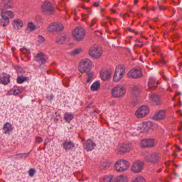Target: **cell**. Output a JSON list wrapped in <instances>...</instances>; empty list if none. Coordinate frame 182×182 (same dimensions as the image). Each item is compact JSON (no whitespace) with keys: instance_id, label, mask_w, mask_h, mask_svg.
I'll return each mask as SVG.
<instances>
[{"instance_id":"cell-24","label":"cell","mask_w":182,"mask_h":182,"mask_svg":"<svg viewBox=\"0 0 182 182\" xmlns=\"http://www.w3.org/2000/svg\"><path fill=\"white\" fill-rule=\"evenodd\" d=\"M13 13L9 10H3L1 13V17L7 19H11L13 17Z\"/></svg>"},{"instance_id":"cell-7","label":"cell","mask_w":182,"mask_h":182,"mask_svg":"<svg viewBox=\"0 0 182 182\" xmlns=\"http://www.w3.org/2000/svg\"><path fill=\"white\" fill-rule=\"evenodd\" d=\"M86 34L85 30L81 27H78L72 32V36L74 39L78 41H81Z\"/></svg>"},{"instance_id":"cell-3","label":"cell","mask_w":182,"mask_h":182,"mask_svg":"<svg viewBox=\"0 0 182 182\" xmlns=\"http://www.w3.org/2000/svg\"><path fill=\"white\" fill-rule=\"evenodd\" d=\"M76 124L82 133L81 138L84 149L91 158L104 154L114 144L115 133L101 125L94 117L86 116Z\"/></svg>"},{"instance_id":"cell-28","label":"cell","mask_w":182,"mask_h":182,"mask_svg":"<svg viewBox=\"0 0 182 182\" xmlns=\"http://www.w3.org/2000/svg\"><path fill=\"white\" fill-rule=\"evenodd\" d=\"M100 86V84L98 81H96L92 84L91 87V89L92 91H95L98 90Z\"/></svg>"},{"instance_id":"cell-10","label":"cell","mask_w":182,"mask_h":182,"mask_svg":"<svg viewBox=\"0 0 182 182\" xmlns=\"http://www.w3.org/2000/svg\"><path fill=\"white\" fill-rule=\"evenodd\" d=\"M125 73V68L123 65H119L115 69L114 73L113 81L118 82L121 80Z\"/></svg>"},{"instance_id":"cell-5","label":"cell","mask_w":182,"mask_h":182,"mask_svg":"<svg viewBox=\"0 0 182 182\" xmlns=\"http://www.w3.org/2000/svg\"><path fill=\"white\" fill-rule=\"evenodd\" d=\"M9 68L4 67V68H2L1 67V84L2 85L4 86L5 87L8 86V88H9L14 84L15 77L14 76L15 74L13 71Z\"/></svg>"},{"instance_id":"cell-9","label":"cell","mask_w":182,"mask_h":182,"mask_svg":"<svg viewBox=\"0 0 182 182\" xmlns=\"http://www.w3.org/2000/svg\"><path fill=\"white\" fill-rule=\"evenodd\" d=\"M129 167V163L125 160H120L114 165L115 169L119 172H121L127 170Z\"/></svg>"},{"instance_id":"cell-11","label":"cell","mask_w":182,"mask_h":182,"mask_svg":"<svg viewBox=\"0 0 182 182\" xmlns=\"http://www.w3.org/2000/svg\"><path fill=\"white\" fill-rule=\"evenodd\" d=\"M125 88L123 85H118L113 89L112 94L114 97H120L125 95Z\"/></svg>"},{"instance_id":"cell-31","label":"cell","mask_w":182,"mask_h":182,"mask_svg":"<svg viewBox=\"0 0 182 182\" xmlns=\"http://www.w3.org/2000/svg\"><path fill=\"white\" fill-rule=\"evenodd\" d=\"M132 182H145V180L143 177L140 176L135 178Z\"/></svg>"},{"instance_id":"cell-21","label":"cell","mask_w":182,"mask_h":182,"mask_svg":"<svg viewBox=\"0 0 182 182\" xmlns=\"http://www.w3.org/2000/svg\"><path fill=\"white\" fill-rule=\"evenodd\" d=\"M53 9V5L49 2H44L42 5V10L44 12L51 11Z\"/></svg>"},{"instance_id":"cell-18","label":"cell","mask_w":182,"mask_h":182,"mask_svg":"<svg viewBox=\"0 0 182 182\" xmlns=\"http://www.w3.org/2000/svg\"><path fill=\"white\" fill-rule=\"evenodd\" d=\"M143 163L142 161H138L133 164V166L131 167V171L135 173H139L143 169Z\"/></svg>"},{"instance_id":"cell-16","label":"cell","mask_w":182,"mask_h":182,"mask_svg":"<svg viewBox=\"0 0 182 182\" xmlns=\"http://www.w3.org/2000/svg\"><path fill=\"white\" fill-rule=\"evenodd\" d=\"M140 145L143 148H152L156 145V140L154 139L149 138L142 140Z\"/></svg>"},{"instance_id":"cell-14","label":"cell","mask_w":182,"mask_h":182,"mask_svg":"<svg viewBox=\"0 0 182 182\" xmlns=\"http://www.w3.org/2000/svg\"><path fill=\"white\" fill-rule=\"evenodd\" d=\"M153 123L151 122H144L138 127V130L141 133L148 132L152 128Z\"/></svg>"},{"instance_id":"cell-25","label":"cell","mask_w":182,"mask_h":182,"mask_svg":"<svg viewBox=\"0 0 182 182\" xmlns=\"http://www.w3.org/2000/svg\"><path fill=\"white\" fill-rule=\"evenodd\" d=\"M13 26L16 28V29H20L23 26V22H22V20H19V19H16L13 21V22L12 23Z\"/></svg>"},{"instance_id":"cell-33","label":"cell","mask_w":182,"mask_h":182,"mask_svg":"<svg viewBox=\"0 0 182 182\" xmlns=\"http://www.w3.org/2000/svg\"><path fill=\"white\" fill-rule=\"evenodd\" d=\"M3 3L4 7L8 8L12 7V3L11 1H3Z\"/></svg>"},{"instance_id":"cell-1","label":"cell","mask_w":182,"mask_h":182,"mask_svg":"<svg viewBox=\"0 0 182 182\" xmlns=\"http://www.w3.org/2000/svg\"><path fill=\"white\" fill-rule=\"evenodd\" d=\"M36 156L38 166L53 178L69 176L84 164V148L74 135L57 137Z\"/></svg>"},{"instance_id":"cell-34","label":"cell","mask_w":182,"mask_h":182,"mask_svg":"<svg viewBox=\"0 0 182 182\" xmlns=\"http://www.w3.org/2000/svg\"><path fill=\"white\" fill-rule=\"evenodd\" d=\"M28 29L29 30H33L35 29V26L32 23H29L28 24Z\"/></svg>"},{"instance_id":"cell-35","label":"cell","mask_w":182,"mask_h":182,"mask_svg":"<svg viewBox=\"0 0 182 182\" xmlns=\"http://www.w3.org/2000/svg\"><path fill=\"white\" fill-rule=\"evenodd\" d=\"M26 78H24V77H21V76H19L18 78L17 79V81L19 83H21V82H23V81H24L25 80H26Z\"/></svg>"},{"instance_id":"cell-4","label":"cell","mask_w":182,"mask_h":182,"mask_svg":"<svg viewBox=\"0 0 182 182\" xmlns=\"http://www.w3.org/2000/svg\"><path fill=\"white\" fill-rule=\"evenodd\" d=\"M1 167L6 182H46L42 171L26 161L3 160Z\"/></svg>"},{"instance_id":"cell-26","label":"cell","mask_w":182,"mask_h":182,"mask_svg":"<svg viewBox=\"0 0 182 182\" xmlns=\"http://www.w3.org/2000/svg\"><path fill=\"white\" fill-rule=\"evenodd\" d=\"M150 100L152 103L155 104L156 105L159 104L160 102V99L159 97L156 95H152L150 97Z\"/></svg>"},{"instance_id":"cell-22","label":"cell","mask_w":182,"mask_h":182,"mask_svg":"<svg viewBox=\"0 0 182 182\" xmlns=\"http://www.w3.org/2000/svg\"><path fill=\"white\" fill-rule=\"evenodd\" d=\"M130 146L128 144H123L120 145L119 147H118V151L119 153H125L129 151L130 150Z\"/></svg>"},{"instance_id":"cell-8","label":"cell","mask_w":182,"mask_h":182,"mask_svg":"<svg viewBox=\"0 0 182 182\" xmlns=\"http://www.w3.org/2000/svg\"><path fill=\"white\" fill-rule=\"evenodd\" d=\"M102 53V48L100 46L94 45L92 46L89 51V53L91 57L94 58H98Z\"/></svg>"},{"instance_id":"cell-30","label":"cell","mask_w":182,"mask_h":182,"mask_svg":"<svg viewBox=\"0 0 182 182\" xmlns=\"http://www.w3.org/2000/svg\"><path fill=\"white\" fill-rule=\"evenodd\" d=\"M113 179V176H109L104 178L102 182H112Z\"/></svg>"},{"instance_id":"cell-29","label":"cell","mask_w":182,"mask_h":182,"mask_svg":"<svg viewBox=\"0 0 182 182\" xmlns=\"http://www.w3.org/2000/svg\"><path fill=\"white\" fill-rule=\"evenodd\" d=\"M9 23V19H7V18H2L1 17V24L2 26H7Z\"/></svg>"},{"instance_id":"cell-19","label":"cell","mask_w":182,"mask_h":182,"mask_svg":"<svg viewBox=\"0 0 182 182\" xmlns=\"http://www.w3.org/2000/svg\"><path fill=\"white\" fill-rule=\"evenodd\" d=\"M111 71L108 69H103L100 72V76L103 80H109L110 78Z\"/></svg>"},{"instance_id":"cell-6","label":"cell","mask_w":182,"mask_h":182,"mask_svg":"<svg viewBox=\"0 0 182 182\" xmlns=\"http://www.w3.org/2000/svg\"><path fill=\"white\" fill-rule=\"evenodd\" d=\"M92 67V63L88 59H84L81 61L79 65V70L82 73H87L91 70Z\"/></svg>"},{"instance_id":"cell-12","label":"cell","mask_w":182,"mask_h":182,"mask_svg":"<svg viewBox=\"0 0 182 182\" xmlns=\"http://www.w3.org/2000/svg\"><path fill=\"white\" fill-rule=\"evenodd\" d=\"M128 76L130 78L133 79H137L140 78L143 76V74L142 70L140 67H136L133 68L128 72Z\"/></svg>"},{"instance_id":"cell-20","label":"cell","mask_w":182,"mask_h":182,"mask_svg":"<svg viewBox=\"0 0 182 182\" xmlns=\"http://www.w3.org/2000/svg\"><path fill=\"white\" fill-rule=\"evenodd\" d=\"M70 37L67 34H62L61 35L58 36V37L57 38V41L58 43H60V44H64L65 43L67 42L68 40H69Z\"/></svg>"},{"instance_id":"cell-27","label":"cell","mask_w":182,"mask_h":182,"mask_svg":"<svg viewBox=\"0 0 182 182\" xmlns=\"http://www.w3.org/2000/svg\"><path fill=\"white\" fill-rule=\"evenodd\" d=\"M128 182V178L125 176H120L116 178L114 182Z\"/></svg>"},{"instance_id":"cell-23","label":"cell","mask_w":182,"mask_h":182,"mask_svg":"<svg viewBox=\"0 0 182 182\" xmlns=\"http://www.w3.org/2000/svg\"><path fill=\"white\" fill-rule=\"evenodd\" d=\"M166 117V112L164 111H159L153 117L154 120H162Z\"/></svg>"},{"instance_id":"cell-17","label":"cell","mask_w":182,"mask_h":182,"mask_svg":"<svg viewBox=\"0 0 182 182\" xmlns=\"http://www.w3.org/2000/svg\"><path fill=\"white\" fill-rule=\"evenodd\" d=\"M50 182H79L77 181L75 179L72 177L66 176L60 178H54L51 179Z\"/></svg>"},{"instance_id":"cell-2","label":"cell","mask_w":182,"mask_h":182,"mask_svg":"<svg viewBox=\"0 0 182 182\" xmlns=\"http://www.w3.org/2000/svg\"><path fill=\"white\" fill-rule=\"evenodd\" d=\"M38 118L35 105H24L15 97L1 99V143L3 148L20 144L32 133Z\"/></svg>"},{"instance_id":"cell-32","label":"cell","mask_w":182,"mask_h":182,"mask_svg":"<svg viewBox=\"0 0 182 182\" xmlns=\"http://www.w3.org/2000/svg\"><path fill=\"white\" fill-rule=\"evenodd\" d=\"M44 56L42 53H40L38 56L37 57V60H38L39 61H41V63H44V61H45V59L44 58Z\"/></svg>"},{"instance_id":"cell-15","label":"cell","mask_w":182,"mask_h":182,"mask_svg":"<svg viewBox=\"0 0 182 182\" xmlns=\"http://www.w3.org/2000/svg\"><path fill=\"white\" fill-rule=\"evenodd\" d=\"M64 28L63 25L59 23H53L50 24L48 30L50 32H60Z\"/></svg>"},{"instance_id":"cell-13","label":"cell","mask_w":182,"mask_h":182,"mask_svg":"<svg viewBox=\"0 0 182 182\" xmlns=\"http://www.w3.org/2000/svg\"><path fill=\"white\" fill-rule=\"evenodd\" d=\"M149 112V109L147 106H142L140 107L136 111L135 115L137 118H142L145 117Z\"/></svg>"}]
</instances>
